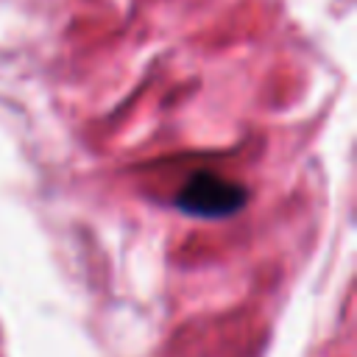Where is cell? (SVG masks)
Returning a JSON list of instances; mask_svg holds the SVG:
<instances>
[{
  "label": "cell",
  "mask_w": 357,
  "mask_h": 357,
  "mask_svg": "<svg viewBox=\"0 0 357 357\" xmlns=\"http://www.w3.org/2000/svg\"><path fill=\"white\" fill-rule=\"evenodd\" d=\"M248 201V190L218 173H195L176 195V206L190 218L220 220L237 215Z\"/></svg>",
  "instance_id": "6da1fadb"
}]
</instances>
